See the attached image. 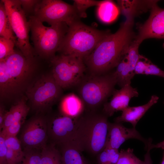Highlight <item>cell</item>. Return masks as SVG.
<instances>
[{
  "label": "cell",
  "mask_w": 164,
  "mask_h": 164,
  "mask_svg": "<svg viewBox=\"0 0 164 164\" xmlns=\"http://www.w3.org/2000/svg\"><path fill=\"white\" fill-rule=\"evenodd\" d=\"M134 12L125 13L126 19L118 30L103 39L84 59L89 74H105L114 67L126 56L136 36L133 30Z\"/></svg>",
  "instance_id": "cell-1"
},
{
  "label": "cell",
  "mask_w": 164,
  "mask_h": 164,
  "mask_svg": "<svg viewBox=\"0 0 164 164\" xmlns=\"http://www.w3.org/2000/svg\"><path fill=\"white\" fill-rule=\"evenodd\" d=\"M103 112L86 111L77 118L76 142L81 151L98 155L105 148L109 122Z\"/></svg>",
  "instance_id": "cell-2"
},
{
  "label": "cell",
  "mask_w": 164,
  "mask_h": 164,
  "mask_svg": "<svg viewBox=\"0 0 164 164\" xmlns=\"http://www.w3.org/2000/svg\"><path fill=\"white\" fill-rule=\"evenodd\" d=\"M111 33L88 26L80 20L68 26L58 51L61 54L81 58L90 54L98 44Z\"/></svg>",
  "instance_id": "cell-3"
},
{
  "label": "cell",
  "mask_w": 164,
  "mask_h": 164,
  "mask_svg": "<svg viewBox=\"0 0 164 164\" xmlns=\"http://www.w3.org/2000/svg\"><path fill=\"white\" fill-rule=\"evenodd\" d=\"M116 84L113 72L84 76L77 85L86 111H96L112 94Z\"/></svg>",
  "instance_id": "cell-4"
},
{
  "label": "cell",
  "mask_w": 164,
  "mask_h": 164,
  "mask_svg": "<svg viewBox=\"0 0 164 164\" xmlns=\"http://www.w3.org/2000/svg\"><path fill=\"white\" fill-rule=\"evenodd\" d=\"M35 50L40 56L51 59L55 56L66 35L68 26L65 22L44 26L34 15L28 20Z\"/></svg>",
  "instance_id": "cell-5"
},
{
  "label": "cell",
  "mask_w": 164,
  "mask_h": 164,
  "mask_svg": "<svg viewBox=\"0 0 164 164\" xmlns=\"http://www.w3.org/2000/svg\"><path fill=\"white\" fill-rule=\"evenodd\" d=\"M52 74L62 88L77 85L84 76L86 70L83 60L80 58L61 54L51 59Z\"/></svg>",
  "instance_id": "cell-6"
},
{
  "label": "cell",
  "mask_w": 164,
  "mask_h": 164,
  "mask_svg": "<svg viewBox=\"0 0 164 164\" xmlns=\"http://www.w3.org/2000/svg\"><path fill=\"white\" fill-rule=\"evenodd\" d=\"M17 38L15 46L27 58H33V48L29 41L28 21L19 0H2Z\"/></svg>",
  "instance_id": "cell-7"
},
{
  "label": "cell",
  "mask_w": 164,
  "mask_h": 164,
  "mask_svg": "<svg viewBox=\"0 0 164 164\" xmlns=\"http://www.w3.org/2000/svg\"><path fill=\"white\" fill-rule=\"evenodd\" d=\"M62 88L52 74L43 76L26 92L32 109L37 112L49 109L60 97Z\"/></svg>",
  "instance_id": "cell-8"
},
{
  "label": "cell",
  "mask_w": 164,
  "mask_h": 164,
  "mask_svg": "<svg viewBox=\"0 0 164 164\" xmlns=\"http://www.w3.org/2000/svg\"><path fill=\"white\" fill-rule=\"evenodd\" d=\"M33 15L51 26L65 22L69 26L80 19L73 5L60 0H40Z\"/></svg>",
  "instance_id": "cell-9"
},
{
  "label": "cell",
  "mask_w": 164,
  "mask_h": 164,
  "mask_svg": "<svg viewBox=\"0 0 164 164\" xmlns=\"http://www.w3.org/2000/svg\"><path fill=\"white\" fill-rule=\"evenodd\" d=\"M60 114L47 119L48 139L55 145L70 144L78 148L76 142L77 118Z\"/></svg>",
  "instance_id": "cell-10"
},
{
  "label": "cell",
  "mask_w": 164,
  "mask_h": 164,
  "mask_svg": "<svg viewBox=\"0 0 164 164\" xmlns=\"http://www.w3.org/2000/svg\"><path fill=\"white\" fill-rule=\"evenodd\" d=\"M47 119L40 115L32 117L25 123L21 130L19 140L23 150H41L47 144Z\"/></svg>",
  "instance_id": "cell-11"
},
{
  "label": "cell",
  "mask_w": 164,
  "mask_h": 164,
  "mask_svg": "<svg viewBox=\"0 0 164 164\" xmlns=\"http://www.w3.org/2000/svg\"><path fill=\"white\" fill-rule=\"evenodd\" d=\"M4 60L12 82L16 92H18L34 71L36 65L34 57L27 58L19 50H15Z\"/></svg>",
  "instance_id": "cell-12"
},
{
  "label": "cell",
  "mask_w": 164,
  "mask_h": 164,
  "mask_svg": "<svg viewBox=\"0 0 164 164\" xmlns=\"http://www.w3.org/2000/svg\"><path fill=\"white\" fill-rule=\"evenodd\" d=\"M158 1L154 0L150 8L149 17L139 27L135 40L140 44L147 39H164V9L157 5Z\"/></svg>",
  "instance_id": "cell-13"
},
{
  "label": "cell",
  "mask_w": 164,
  "mask_h": 164,
  "mask_svg": "<svg viewBox=\"0 0 164 164\" xmlns=\"http://www.w3.org/2000/svg\"><path fill=\"white\" fill-rule=\"evenodd\" d=\"M132 138L142 141L147 147L148 140L143 138L135 128H128L123 125L122 123L109 122L105 148L118 150L125 141Z\"/></svg>",
  "instance_id": "cell-14"
},
{
  "label": "cell",
  "mask_w": 164,
  "mask_h": 164,
  "mask_svg": "<svg viewBox=\"0 0 164 164\" xmlns=\"http://www.w3.org/2000/svg\"><path fill=\"white\" fill-rule=\"evenodd\" d=\"M109 102L103 105L102 112L108 117L112 116L114 112L122 111L129 106V102L134 97H138V93L136 88L130 84L127 85L119 90H114Z\"/></svg>",
  "instance_id": "cell-15"
},
{
  "label": "cell",
  "mask_w": 164,
  "mask_h": 164,
  "mask_svg": "<svg viewBox=\"0 0 164 164\" xmlns=\"http://www.w3.org/2000/svg\"><path fill=\"white\" fill-rule=\"evenodd\" d=\"M159 99L157 96L153 95L149 101L143 105L136 107L128 106L122 111L120 116L115 119V122L121 123L129 122L132 124L133 127L135 128L140 119L152 106L157 102Z\"/></svg>",
  "instance_id": "cell-16"
},
{
  "label": "cell",
  "mask_w": 164,
  "mask_h": 164,
  "mask_svg": "<svg viewBox=\"0 0 164 164\" xmlns=\"http://www.w3.org/2000/svg\"><path fill=\"white\" fill-rule=\"evenodd\" d=\"M59 109L61 114L76 118L84 112L85 108L80 98L71 93L63 98L60 103Z\"/></svg>",
  "instance_id": "cell-17"
},
{
  "label": "cell",
  "mask_w": 164,
  "mask_h": 164,
  "mask_svg": "<svg viewBox=\"0 0 164 164\" xmlns=\"http://www.w3.org/2000/svg\"><path fill=\"white\" fill-rule=\"evenodd\" d=\"M29 110V107L26 104V99L22 97L7 111L1 131L14 122H24Z\"/></svg>",
  "instance_id": "cell-18"
},
{
  "label": "cell",
  "mask_w": 164,
  "mask_h": 164,
  "mask_svg": "<svg viewBox=\"0 0 164 164\" xmlns=\"http://www.w3.org/2000/svg\"><path fill=\"white\" fill-rule=\"evenodd\" d=\"M97 6V16L101 21L105 23L113 22L117 19L119 14V8L111 0L101 1Z\"/></svg>",
  "instance_id": "cell-19"
},
{
  "label": "cell",
  "mask_w": 164,
  "mask_h": 164,
  "mask_svg": "<svg viewBox=\"0 0 164 164\" xmlns=\"http://www.w3.org/2000/svg\"><path fill=\"white\" fill-rule=\"evenodd\" d=\"M63 164H87L81 152L76 146L70 144L60 146Z\"/></svg>",
  "instance_id": "cell-20"
},
{
  "label": "cell",
  "mask_w": 164,
  "mask_h": 164,
  "mask_svg": "<svg viewBox=\"0 0 164 164\" xmlns=\"http://www.w3.org/2000/svg\"><path fill=\"white\" fill-rule=\"evenodd\" d=\"M116 67V70L113 73L117 84L121 87L130 84L131 80L135 74L132 72L130 69L126 56Z\"/></svg>",
  "instance_id": "cell-21"
},
{
  "label": "cell",
  "mask_w": 164,
  "mask_h": 164,
  "mask_svg": "<svg viewBox=\"0 0 164 164\" xmlns=\"http://www.w3.org/2000/svg\"><path fill=\"white\" fill-rule=\"evenodd\" d=\"M16 91L7 72L4 60L0 61V93L3 98L8 97Z\"/></svg>",
  "instance_id": "cell-22"
},
{
  "label": "cell",
  "mask_w": 164,
  "mask_h": 164,
  "mask_svg": "<svg viewBox=\"0 0 164 164\" xmlns=\"http://www.w3.org/2000/svg\"><path fill=\"white\" fill-rule=\"evenodd\" d=\"M7 15L5 6L2 0L0 2V36L12 41L17 43V38L15 35Z\"/></svg>",
  "instance_id": "cell-23"
},
{
  "label": "cell",
  "mask_w": 164,
  "mask_h": 164,
  "mask_svg": "<svg viewBox=\"0 0 164 164\" xmlns=\"http://www.w3.org/2000/svg\"><path fill=\"white\" fill-rule=\"evenodd\" d=\"M54 144H46L42 150L40 164H63L60 151Z\"/></svg>",
  "instance_id": "cell-24"
},
{
  "label": "cell",
  "mask_w": 164,
  "mask_h": 164,
  "mask_svg": "<svg viewBox=\"0 0 164 164\" xmlns=\"http://www.w3.org/2000/svg\"><path fill=\"white\" fill-rule=\"evenodd\" d=\"M119 156L118 150L105 148L97 155V164H116Z\"/></svg>",
  "instance_id": "cell-25"
},
{
  "label": "cell",
  "mask_w": 164,
  "mask_h": 164,
  "mask_svg": "<svg viewBox=\"0 0 164 164\" xmlns=\"http://www.w3.org/2000/svg\"><path fill=\"white\" fill-rule=\"evenodd\" d=\"M116 164H144V161L135 155L133 149L129 148L119 152V157Z\"/></svg>",
  "instance_id": "cell-26"
},
{
  "label": "cell",
  "mask_w": 164,
  "mask_h": 164,
  "mask_svg": "<svg viewBox=\"0 0 164 164\" xmlns=\"http://www.w3.org/2000/svg\"><path fill=\"white\" fill-rule=\"evenodd\" d=\"M101 2L94 0H74L73 5L80 18H86L87 9L92 6H98Z\"/></svg>",
  "instance_id": "cell-27"
},
{
  "label": "cell",
  "mask_w": 164,
  "mask_h": 164,
  "mask_svg": "<svg viewBox=\"0 0 164 164\" xmlns=\"http://www.w3.org/2000/svg\"><path fill=\"white\" fill-rule=\"evenodd\" d=\"M140 44L135 39L130 45L126 56L130 69L134 74L135 65L141 56L138 52V47Z\"/></svg>",
  "instance_id": "cell-28"
},
{
  "label": "cell",
  "mask_w": 164,
  "mask_h": 164,
  "mask_svg": "<svg viewBox=\"0 0 164 164\" xmlns=\"http://www.w3.org/2000/svg\"><path fill=\"white\" fill-rule=\"evenodd\" d=\"M23 150V156L18 164H40L41 150L32 149Z\"/></svg>",
  "instance_id": "cell-29"
},
{
  "label": "cell",
  "mask_w": 164,
  "mask_h": 164,
  "mask_svg": "<svg viewBox=\"0 0 164 164\" xmlns=\"http://www.w3.org/2000/svg\"><path fill=\"white\" fill-rule=\"evenodd\" d=\"M14 43L12 40L0 37V61L5 59L14 51Z\"/></svg>",
  "instance_id": "cell-30"
},
{
  "label": "cell",
  "mask_w": 164,
  "mask_h": 164,
  "mask_svg": "<svg viewBox=\"0 0 164 164\" xmlns=\"http://www.w3.org/2000/svg\"><path fill=\"white\" fill-rule=\"evenodd\" d=\"M5 141L7 148L12 150L18 156L22 158L24 151L19 139L16 136L5 137Z\"/></svg>",
  "instance_id": "cell-31"
},
{
  "label": "cell",
  "mask_w": 164,
  "mask_h": 164,
  "mask_svg": "<svg viewBox=\"0 0 164 164\" xmlns=\"http://www.w3.org/2000/svg\"><path fill=\"white\" fill-rule=\"evenodd\" d=\"M24 122L16 121L14 122L9 126L0 132L5 137L16 136L19 132Z\"/></svg>",
  "instance_id": "cell-32"
},
{
  "label": "cell",
  "mask_w": 164,
  "mask_h": 164,
  "mask_svg": "<svg viewBox=\"0 0 164 164\" xmlns=\"http://www.w3.org/2000/svg\"><path fill=\"white\" fill-rule=\"evenodd\" d=\"M150 61L147 58L141 55L135 68V74H144V72Z\"/></svg>",
  "instance_id": "cell-33"
},
{
  "label": "cell",
  "mask_w": 164,
  "mask_h": 164,
  "mask_svg": "<svg viewBox=\"0 0 164 164\" xmlns=\"http://www.w3.org/2000/svg\"><path fill=\"white\" fill-rule=\"evenodd\" d=\"M22 7L26 15L33 12L34 14L35 7L40 0H19Z\"/></svg>",
  "instance_id": "cell-34"
},
{
  "label": "cell",
  "mask_w": 164,
  "mask_h": 164,
  "mask_svg": "<svg viewBox=\"0 0 164 164\" xmlns=\"http://www.w3.org/2000/svg\"><path fill=\"white\" fill-rule=\"evenodd\" d=\"M7 148L5 141V137L0 132V164H7Z\"/></svg>",
  "instance_id": "cell-35"
},
{
  "label": "cell",
  "mask_w": 164,
  "mask_h": 164,
  "mask_svg": "<svg viewBox=\"0 0 164 164\" xmlns=\"http://www.w3.org/2000/svg\"><path fill=\"white\" fill-rule=\"evenodd\" d=\"M144 74L157 76L164 78V71L151 61L147 66Z\"/></svg>",
  "instance_id": "cell-36"
},
{
  "label": "cell",
  "mask_w": 164,
  "mask_h": 164,
  "mask_svg": "<svg viewBox=\"0 0 164 164\" xmlns=\"http://www.w3.org/2000/svg\"><path fill=\"white\" fill-rule=\"evenodd\" d=\"M152 140L151 138H149L148 140L147 147L146 152L144 155V164H152V161L151 157L150 151L151 145L152 144Z\"/></svg>",
  "instance_id": "cell-37"
},
{
  "label": "cell",
  "mask_w": 164,
  "mask_h": 164,
  "mask_svg": "<svg viewBox=\"0 0 164 164\" xmlns=\"http://www.w3.org/2000/svg\"><path fill=\"white\" fill-rule=\"evenodd\" d=\"M7 111L3 105L1 104L0 106V130L1 131Z\"/></svg>",
  "instance_id": "cell-38"
},
{
  "label": "cell",
  "mask_w": 164,
  "mask_h": 164,
  "mask_svg": "<svg viewBox=\"0 0 164 164\" xmlns=\"http://www.w3.org/2000/svg\"><path fill=\"white\" fill-rule=\"evenodd\" d=\"M150 147L151 149L154 148H161L164 150V140L156 144H153L152 143Z\"/></svg>",
  "instance_id": "cell-39"
},
{
  "label": "cell",
  "mask_w": 164,
  "mask_h": 164,
  "mask_svg": "<svg viewBox=\"0 0 164 164\" xmlns=\"http://www.w3.org/2000/svg\"><path fill=\"white\" fill-rule=\"evenodd\" d=\"M161 164H164V151L163 152V157Z\"/></svg>",
  "instance_id": "cell-40"
}]
</instances>
